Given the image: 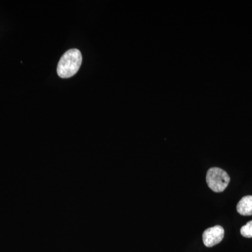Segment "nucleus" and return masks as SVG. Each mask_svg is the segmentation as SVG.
Wrapping results in <instances>:
<instances>
[{
  "mask_svg": "<svg viewBox=\"0 0 252 252\" xmlns=\"http://www.w3.org/2000/svg\"><path fill=\"white\" fill-rule=\"evenodd\" d=\"M240 233L245 238H252V220L248 222L246 225L242 227L241 229H240Z\"/></svg>",
  "mask_w": 252,
  "mask_h": 252,
  "instance_id": "39448f33",
  "label": "nucleus"
},
{
  "mask_svg": "<svg viewBox=\"0 0 252 252\" xmlns=\"http://www.w3.org/2000/svg\"><path fill=\"white\" fill-rule=\"evenodd\" d=\"M82 63V56L77 49L69 50L60 60L57 73L63 79H67L77 74Z\"/></svg>",
  "mask_w": 252,
  "mask_h": 252,
  "instance_id": "f257e3e1",
  "label": "nucleus"
},
{
  "mask_svg": "<svg viewBox=\"0 0 252 252\" xmlns=\"http://www.w3.org/2000/svg\"><path fill=\"white\" fill-rule=\"evenodd\" d=\"M237 211L243 216L252 215V195L243 197L237 205Z\"/></svg>",
  "mask_w": 252,
  "mask_h": 252,
  "instance_id": "20e7f679",
  "label": "nucleus"
},
{
  "mask_svg": "<svg viewBox=\"0 0 252 252\" xmlns=\"http://www.w3.org/2000/svg\"><path fill=\"white\" fill-rule=\"evenodd\" d=\"M224 237V229L220 225H215L204 231L203 240L207 248H212L218 245Z\"/></svg>",
  "mask_w": 252,
  "mask_h": 252,
  "instance_id": "7ed1b4c3",
  "label": "nucleus"
},
{
  "mask_svg": "<svg viewBox=\"0 0 252 252\" xmlns=\"http://www.w3.org/2000/svg\"><path fill=\"white\" fill-rule=\"evenodd\" d=\"M230 180L228 173L219 167H212L207 172V185L216 193L223 192L229 185Z\"/></svg>",
  "mask_w": 252,
  "mask_h": 252,
  "instance_id": "f03ea898",
  "label": "nucleus"
}]
</instances>
